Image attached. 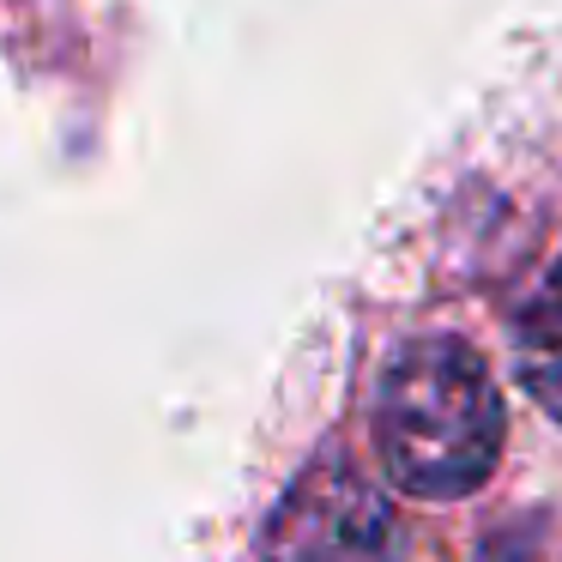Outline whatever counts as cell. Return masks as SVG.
<instances>
[{
    "mask_svg": "<svg viewBox=\"0 0 562 562\" xmlns=\"http://www.w3.org/2000/svg\"><path fill=\"white\" fill-rule=\"evenodd\" d=\"M502 393L465 339H412L381 375L375 441L381 465L405 496H472L502 460Z\"/></svg>",
    "mask_w": 562,
    "mask_h": 562,
    "instance_id": "6da1fadb",
    "label": "cell"
},
{
    "mask_svg": "<svg viewBox=\"0 0 562 562\" xmlns=\"http://www.w3.org/2000/svg\"><path fill=\"white\" fill-rule=\"evenodd\" d=\"M260 562H405V532L393 502L345 453H321L279 496Z\"/></svg>",
    "mask_w": 562,
    "mask_h": 562,
    "instance_id": "7a4b0ae2",
    "label": "cell"
},
{
    "mask_svg": "<svg viewBox=\"0 0 562 562\" xmlns=\"http://www.w3.org/2000/svg\"><path fill=\"white\" fill-rule=\"evenodd\" d=\"M520 381L562 424V260L532 291V303H526V315H520Z\"/></svg>",
    "mask_w": 562,
    "mask_h": 562,
    "instance_id": "3957f363",
    "label": "cell"
}]
</instances>
